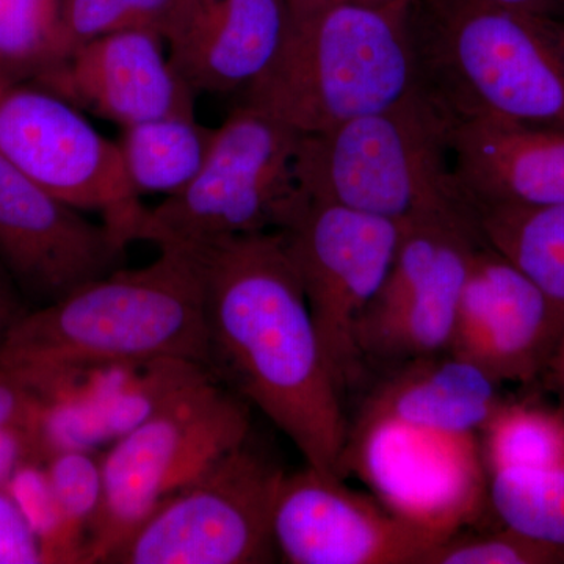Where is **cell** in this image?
<instances>
[{"label": "cell", "mask_w": 564, "mask_h": 564, "mask_svg": "<svg viewBox=\"0 0 564 564\" xmlns=\"http://www.w3.org/2000/svg\"><path fill=\"white\" fill-rule=\"evenodd\" d=\"M187 251L204 284L209 370L284 433L307 466L344 478L350 415L280 231Z\"/></svg>", "instance_id": "1"}, {"label": "cell", "mask_w": 564, "mask_h": 564, "mask_svg": "<svg viewBox=\"0 0 564 564\" xmlns=\"http://www.w3.org/2000/svg\"><path fill=\"white\" fill-rule=\"evenodd\" d=\"M155 261L118 269L11 329L0 367L33 391L52 378L113 364L187 359L209 369L204 284L191 254L159 248Z\"/></svg>", "instance_id": "2"}, {"label": "cell", "mask_w": 564, "mask_h": 564, "mask_svg": "<svg viewBox=\"0 0 564 564\" xmlns=\"http://www.w3.org/2000/svg\"><path fill=\"white\" fill-rule=\"evenodd\" d=\"M269 68L245 102L302 135L392 106L422 84L411 10L355 0H288Z\"/></svg>", "instance_id": "3"}, {"label": "cell", "mask_w": 564, "mask_h": 564, "mask_svg": "<svg viewBox=\"0 0 564 564\" xmlns=\"http://www.w3.org/2000/svg\"><path fill=\"white\" fill-rule=\"evenodd\" d=\"M422 84L454 120L564 129V20L481 0L410 11Z\"/></svg>", "instance_id": "4"}, {"label": "cell", "mask_w": 564, "mask_h": 564, "mask_svg": "<svg viewBox=\"0 0 564 564\" xmlns=\"http://www.w3.org/2000/svg\"><path fill=\"white\" fill-rule=\"evenodd\" d=\"M452 124L421 84L392 106L300 137L296 182L317 202L393 221L473 212L452 166Z\"/></svg>", "instance_id": "5"}, {"label": "cell", "mask_w": 564, "mask_h": 564, "mask_svg": "<svg viewBox=\"0 0 564 564\" xmlns=\"http://www.w3.org/2000/svg\"><path fill=\"white\" fill-rule=\"evenodd\" d=\"M302 133L252 107H237L215 129L203 169L176 195L144 210L133 242L193 248L280 231L302 204L295 152Z\"/></svg>", "instance_id": "6"}, {"label": "cell", "mask_w": 564, "mask_h": 564, "mask_svg": "<svg viewBox=\"0 0 564 564\" xmlns=\"http://www.w3.org/2000/svg\"><path fill=\"white\" fill-rule=\"evenodd\" d=\"M250 434V404L207 375L111 443L102 455V503L82 563H107L162 500Z\"/></svg>", "instance_id": "7"}, {"label": "cell", "mask_w": 564, "mask_h": 564, "mask_svg": "<svg viewBox=\"0 0 564 564\" xmlns=\"http://www.w3.org/2000/svg\"><path fill=\"white\" fill-rule=\"evenodd\" d=\"M284 475L250 434L162 500L107 563L278 562L273 510Z\"/></svg>", "instance_id": "8"}, {"label": "cell", "mask_w": 564, "mask_h": 564, "mask_svg": "<svg viewBox=\"0 0 564 564\" xmlns=\"http://www.w3.org/2000/svg\"><path fill=\"white\" fill-rule=\"evenodd\" d=\"M404 223L304 196L280 229L345 399L364 381L359 323L388 276Z\"/></svg>", "instance_id": "9"}, {"label": "cell", "mask_w": 564, "mask_h": 564, "mask_svg": "<svg viewBox=\"0 0 564 564\" xmlns=\"http://www.w3.org/2000/svg\"><path fill=\"white\" fill-rule=\"evenodd\" d=\"M0 159L82 212H98L122 243L147 207L124 173L118 144L84 111L32 82L0 80Z\"/></svg>", "instance_id": "10"}, {"label": "cell", "mask_w": 564, "mask_h": 564, "mask_svg": "<svg viewBox=\"0 0 564 564\" xmlns=\"http://www.w3.org/2000/svg\"><path fill=\"white\" fill-rule=\"evenodd\" d=\"M480 232L470 214L404 223L388 276L358 328L364 370L447 352Z\"/></svg>", "instance_id": "11"}, {"label": "cell", "mask_w": 564, "mask_h": 564, "mask_svg": "<svg viewBox=\"0 0 564 564\" xmlns=\"http://www.w3.org/2000/svg\"><path fill=\"white\" fill-rule=\"evenodd\" d=\"M355 474L389 510L440 543L489 508L478 434L389 421L350 422L343 475Z\"/></svg>", "instance_id": "12"}, {"label": "cell", "mask_w": 564, "mask_h": 564, "mask_svg": "<svg viewBox=\"0 0 564 564\" xmlns=\"http://www.w3.org/2000/svg\"><path fill=\"white\" fill-rule=\"evenodd\" d=\"M278 558L289 564H423L440 541L307 466L285 473L273 510Z\"/></svg>", "instance_id": "13"}, {"label": "cell", "mask_w": 564, "mask_h": 564, "mask_svg": "<svg viewBox=\"0 0 564 564\" xmlns=\"http://www.w3.org/2000/svg\"><path fill=\"white\" fill-rule=\"evenodd\" d=\"M128 245L0 159V265L31 310L121 269Z\"/></svg>", "instance_id": "14"}, {"label": "cell", "mask_w": 564, "mask_h": 564, "mask_svg": "<svg viewBox=\"0 0 564 564\" xmlns=\"http://www.w3.org/2000/svg\"><path fill=\"white\" fill-rule=\"evenodd\" d=\"M564 314L485 240L475 248L448 352L500 386L543 378Z\"/></svg>", "instance_id": "15"}, {"label": "cell", "mask_w": 564, "mask_h": 564, "mask_svg": "<svg viewBox=\"0 0 564 564\" xmlns=\"http://www.w3.org/2000/svg\"><path fill=\"white\" fill-rule=\"evenodd\" d=\"M150 31H122L80 44L41 80L82 111L121 128L163 117H195L196 93Z\"/></svg>", "instance_id": "16"}, {"label": "cell", "mask_w": 564, "mask_h": 564, "mask_svg": "<svg viewBox=\"0 0 564 564\" xmlns=\"http://www.w3.org/2000/svg\"><path fill=\"white\" fill-rule=\"evenodd\" d=\"M451 152L455 180L469 204H564V129L454 120Z\"/></svg>", "instance_id": "17"}, {"label": "cell", "mask_w": 564, "mask_h": 564, "mask_svg": "<svg viewBox=\"0 0 564 564\" xmlns=\"http://www.w3.org/2000/svg\"><path fill=\"white\" fill-rule=\"evenodd\" d=\"M288 21V0H193L166 40L170 61L196 95L245 91L269 68Z\"/></svg>", "instance_id": "18"}, {"label": "cell", "mask_w": 564, "mask_h": 564, "mask_svg": "<svg viewBox=\"0 0 564 564\" xmlns=\"http://www.w3.org/2000/svg\"><path fill=\"white\" fill-rule=\"evenodd\" d=\"M500 384L452 352L381 370L355 421H389L454 434H478L502 402Z\"/></svg>", "instance_id": "19"}, {"label": "cell", "mask_w": 564, "mask_h": 564, "mask_svg": "<svg viewBox=\"0 0 564 564\" xmlns=\"http://www.w3.org/2000/svg\"><path fill=\"white\" fill-rule=\"evenodd\" d=\"M215 129L195 117H163L122 128L117 141L137 195H176L195 180L209 155Z\"/></svg>", "instance_id": "20"}, {"label": "cell", "mask_w": 564, "mask_h": 564, "mask_svg": "<svg viewBox=\"0 0 564 564\" xmlns=\"http://www.w3.org/2000/svg\"><path fill=\"white\" fill-rule=\"evenodd\" d=\"M481 239L514 263L564 314V204H469Z\"/></svg>", "instance_id": "21"}, {"label": "cell", "mask_w": 564, "mask_h": 564, "mask_svg": "<svg viewBox=\"0 0 564 564\" xmlns=\"http://www.w3.org/2000/svg\"><path fill=\"white\" fill-rule=\"evenodd\" d=\"M73 51L66 0H0V80L40 84Z\"/></svg>", "instance_id": "22"}, {"label": "cell", "mask_w": 564, "mask_h": 564, "mask_svg": "<svg viewBox=\"0 0 564 564\" xmlns=\"http://www.w3.org/2000/svg\"><path fill=\"white\" fill-rule=\"evenodd\" d=\"M489 473L564 466V406L503 399L478 432Z\"/></svg>", "instance_id": "23"}, {"label": "cell", "mask_w": 564, "mask_h": 564, "mask_svg": "<svg viewBox=\"0 0 564 564\" xmlns=\"http://www.w3.org/2000/svg\"><path fill=\"white\" fill-rule=\"evenodd\" d=\"M488 475L489 508L500 524L564 551V466Z\"/></svg>", "instance_id": "24"}, {"label": "cell", "mask_w": 564, "mask_h": 564, "mask_svg": "<svg viewBox=\"0 0 564 564\" xmlns=\"http://www.w3.org/2000/svg\"><path fill=\"white\" fill-rule=\"evenodd\" d=\"M193 0H66L74 50L99 36L150 31L169 40L184 21Z\"/></svg>", "instance_id": "25"}, {"label": "cell", "mask_w": 564, "mask_h": 564, "mask_svg": "<svg viewBox=\"0 0 564 564\" xmlns=\"http://www.w3.org/2000/svg\"><path fill=\"white\" fill-rule=\"evenodd\" d=\"M6 489L39 538L44 563H82L84 541L66 524L44 463L22 464Z\"/></svg>", "instance_id": "26"}, {"label": "cell", "mask_w": 564, "mask_h": 564, "mask_svg": "<svg viewBox=\"0 0 564 564\" xmlns=\"http://www.w3.org/2000/svg\"><path fill=\"white\" fill-rule=\"evenodd\" d=\"M423 564H564V551L503 527L497 532L447 538Z\"/></svg>", "instance_id": "27"}, {"label": "cell", "mask_w": 564, "mask_h": 564, "mask_svg": "<svg viewBox=\"0 0 564 564\" xmlns=\"http://www.w3.org/2000/svg\"><path fill=\"white\" fill-rule=\"evenodd\" d=\"M44 467L66 524L85 547L88 529L102 503V456H96L95 451L61 452Z\"/></svg>", "instance_id": "28"}, {"label": "cell", "mask_w": 564, "mask_h": 564, "mask_svg": "<svg viewBox=\"0 0 564 564\" xmlns=\"http://www.w3.org/2000/svg\"><path fill=\"white\" fill-rule=\"evenodd\" d=\"M43 551L36 534L6 488H0V564H39Z\"/></svg>", "instance_id": "29"}, {"label": "cell", "mask_w": 564, "mask_h": 564, "mask_svg": "<svg viewBox=\"0 0 564 564\" xmlns=\"http://www.w3.org/2000/svg\"><path fill=\"white\" fill-rule=\"evenodd\" d=\"M40 406L39 393L17 373L0 367V426L17 425L33 430Z\"/></svg>", "instance_id": "30"}, {"label": "cell", "mask_w": 564, "mask_h": 564, "mask_svg": "<svg viewBox=\"0 0 564 564\" xmlns=\"http://www.w3.org/2000/svg\"><path fill=\"white\" fill-rule=\"evenodd\" d=\"M43 463L35 433L28 426H0V488L25 463Z\"/></svg>", "instance_id": "31"}, {"label": "cell", "mask_w": 564, "mask_h": 564, "mask_svg": "<svg viewBox=\"0 0 564 564\" xmlns=\"http://www.w3.org/2000/svg\"><path fill=\"white\" fill-rule=\"evenodd\" d=\"M31 311L20 289L17 288L10 274L0 265V351L7 337L18 322Z\"/></svg>", "instance_id": "32"}, {"label": "cell", "mask_w": 564, "mask_h": 564, "mask_svg": "<svg viewBox=\"0 0 564 564\" xmlns=\"http://www.w3.org/2000/svg\"><path fill=\"white\" fill-rule=\"evenodd\" d=\"M481 2L564 20V0H481Z\"/></svg>", "instance_id": "33"}, {"label": "cell", "mask_w": 564, "mask_h": 564, "mask_svg": "<svg viewBox=\"0 0 564 564\" xmlns=\"http://www.w3.org/2000/svg\"><path fill=\"white\" fill-rule=\"evenodd\" d=\"M543 378L564 406V328L556 340L551 358H549Z\"/></svg>", "instance_id": "34"}, {"label": "cell", "mask_w": 564, "mask_h": 564, "mask_svg": "<svg viewBox=\"0 0 564 564\" xmlns=\"http://www.w3.org/2000/svg\"><path fill=\"white\" fill-rule=\"evenodd\" d=\"M367 6L383 7V9L411 10L421 0H355Z\"/></svg>", "instance_id": "35"}]
</instances>
